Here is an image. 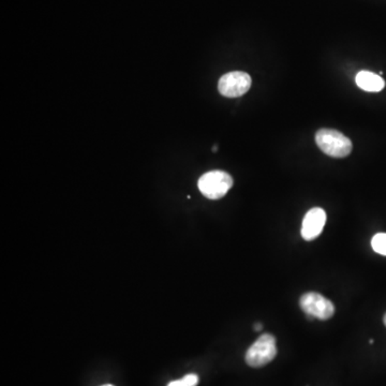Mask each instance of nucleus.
Wrapping results in <instances>:
<instances>
[{
    "label": "nucleus",
    "instance_id": "obj_2",
    "mask_svg": "<svg viewBox=\"0 0 386 386\" xmlns=\"http://www.w3.org/2000/svg\"><path fill=\"white\" fill-rule=\"evenodd\" d=\"M233 186V178L224 171H211L201 176L198 187L203 196L211 200L224 198Z\"/></svg>",
    "mask_w": 386,
    "mask_h": 386
},
{
    "label": "nucleus",
    "instance_id": "obj_5",
    "mask_svg": "<svg viewBox=\"0 0 386 386\" xmlns=\"http://www.w3.org/2000/svg\"><path fill=\"white\" fill-rule=\"evenodd\" d=\"M251 83L253 81L248 73L234 71L222 75L218 83V90L226 98H237L250 89Z\"/></svg>",
    "mask_w": 386,
    "mask_h": 386
},
{
    "label": "nucleus",
    "instance_id": "obj_12",
    "mask_svg": "<svg viewBox=\"0 0 386 386\" xmlns=\"http://www.w3.org/2000/svg\"><path fill=\"white\" fill-rule=\"evenodd\" d=\"M102 386H114V385H112V384H106V385H102Z\"/></svg>",
    "mask_w": 386,
    "mask_h": 386
},
{
    "label": "nucleus",
    "instance_id": "obj_10",
    "mask_svg": "<svg viewBox=\"0 0 386 386\" xmlns=\"http://www.w3.org/2000/svg\"><path fill=\"white\" fill-rule=\"evenodd\" d=\"M262 329H263V325L261 323H255V326H253V329L257 331H262Z\"/></svg>",
    "mask_w": 386,
    "mask_h": 386
},
{
    "label": "nucleus",
    "instance_id": "obj_6",
    "mask_svg": "<svg viewBox=\"0 0 386 386\" xmlns=\"http://www.w3.org/2000/svg\"><path fill=\"white\" fill-rule=\"evenodd\" d=\"M325 222H326V213L324 209L320 207L310 209L304 217L303 224H302V237L305 241H314L322 233Z\"/></svg>",
    "mask_w": 386,
    "mask_h": 386
},
{
    "label": "nucleus",
    "instance_id": "obj_4",
    "mask_svg": "<svg viewBox=\"0 0 386 386\" xmlns=\"http://www.w3.org/2000/svg\"><path fill=\"white\" fill-rule=\"evenodd\" d=\"M302 310L310 318L319 320H329L333 316L335 306L329 299L316 292H308L302 295L299 299Z\"/></svg>",
    "mask_w": 386,
    "mask_h": 386
},
{
    "label": "nucleus",
    "instance_id": "obj_11",
    "mask_svg": "<svg viewBox=\"0 0 386 386\" xmlns=\"http://www.w3.org/2000/svg\"><path fill=\"white\" fill-rule=\"evenodd\" d=\"M383 322H384V324H385V326H386V314H385V316H384Z\"/></svg>",
    "mask_w": 386,
    "mask_h": 386
},
{
    "label": "nucleus",
    "instance_id": "obj_3",
    "mask_svg": "<svg viewBox=\"0 0 386 386\" xmlns=\"http://www.w3.org/2000/svg\"><path fill=\"white\" fill-rule=\"evenodd\" d=\"M276 355V338L270 333H263L249 348L245 358L249 366L258 368L272 362Z\"/></svg>",
    "mask_w": 386,
    "mask_h": 386
},
{
    "label": "nucleus",
    "instance_id": "obj_1",
    "mask_svg": "<svg viewBox=\"0 0 386 386\" xmlns=\"http://www.w3.org/2000/svg\"><path fill=\"white\" fill-rule=\"evenodd\" d=\"M316 142L324 154L333 158H345L351 154L353 148L351 140L348 136L337 130L326 128L316 132Z\"/></svg>",
    "mask_w": 386,
    "mask_h": 386
},
{
    "label": "nucleus",
    "instance_id": "obj_9",
    "mask_svg": "<svg viewBox=\"0 0 386 386\" xmlns=\"http://www.w3.org/2000/svg\"><path fill=\"white\" fill-rule=\"evenodd\" d=\"M199 383V377L196 373L184 375L180 380L170 382L167 386H197Z\"/></svg>",
    "mask_w": 386,
    "mask_h": 386
},
{
    "label": "nucleus",
    "instance_id": "obj_8",
    "mask_svg": "<svg viewBox=\"0 0 386 386\" xmlns=\"http://www.w3.org/2000/svg\"><path fill=\"white\" fill-rule=\"evenodd\" d=\"M371 246L375 253L386 255V233H377L373 237Z\"/></svg>",
    "mask_w": 386,
    "mask_h": 386
},
{
    "label": "nucleus",
    "instance_id": "obj_7",
    "mask_svg": "<svg viewBox=\"0 0 386 386\" xmlns=\"http://www.w3.org/2000/svg\"><path fill=\"white\" fill-rule=\"evenodd\" d=\"M356 84L360 89L368 92H379L385 87V82L381 75L369 71H360L355 79Z\"/></svg>",
    "mask_w": 386,
    "mask_h": 386
}]
</instances>
